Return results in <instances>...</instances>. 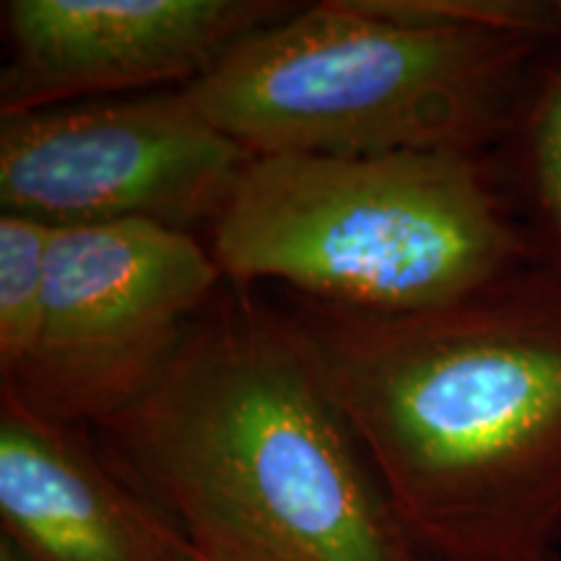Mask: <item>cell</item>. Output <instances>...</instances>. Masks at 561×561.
<instances>
[{
  "mask_svg": "<svg viewBox=\"0 0 561 561\" xmlns=\"http://www.w3.org/2000/svg\"><path fill=\"white\" fill-rule=\"evenodd\" d=\"M0 561H16V559L9 557V553H0Z\"/></svg>",
  "mask_w": 561,
  "mask_h": 561,
  "instance_id": "13",
  "label": "cell"
},
{
  "mask_svg": "<svg viewBox=\"0 0 561 561\" xmlns=\"http://www.w3.org/2000/svg\"><path fill=\"white\" fill-rule=\"evenodd\" d=\"M208 561H413L291 314L219 291L164 375L94 430Z\"/></svg>",
  "mask_w": 561,
  "mask_h": 561,
  "instance_id": "2",
  "label": "cell"
},
{
  "mask_svg": "<svg viewBox=\"0 0 561 561\" xmlns=\"http://www.w3.org/2000/svg\"><path fill=\"white\" fill-rule=\"evenodd\" d=\"M546 42L424 16L411 0H322L182 91L252 159L479 153L507 130Z\"/></svg>",
  "mask_w": 561,
  "mask_h": 561,
  "instance_id": "3",
  "label": "cell"
},
{
  "mask_svg": "<svg viewBox=\"0 0 561 561\" xmlns=\"http://www.w3.org/2000/svg\"><path fill=\"white\" fill-rule=\"evenodd\" d=\"M221 284L191 231L149 221L55 229L37 341L0 392L100 430L164 375Z\"/></svg>",
  "mask_w": 561,
  "mask_h": 561,
  "instance_id": "5",
  "label": "cell"
},
{
  "mask_svg": "<svg viewBox=\"0 0 561 561\" xmlns=\"http://www.w3.org/2000/svg\"><path fill=\"white\" fill-rule=\"evenodd\" d=\"M89 432L0 392V549L19 561H178L185 538Z\"/></svg>",
  "mask_w": 561,
  "mask_h": 561,
  "instance_id": "8",
  "label": "cell"
},
{
  "mask_svg": "<svg viewBox=\"0 0 561 561\" xmlns=\"http://www.w3.org/2000/svg\"><path fill=\"white\" fill-rule=\"evenodd\" d=\"M55 227L0 214V388L30 362L45 312Z\"/></svg>",
  "mask_w": 561,
  "mask_h": 561,
  "instance_id": "9",
  "label": "cell"
},
{
  "mask_svg": "<svg viewBox=\"0 0 561 561\" xmlns=\"http://www.w3.org/2000/svg\"><path fill=\"white\" fill-rule=\"evenodd\" d=\"M178 561H208V559H203L201 553H195L191 546H185V551H182V557L178 559Z\"/></svg>",
  "mask_w": 561,
  "mask_h": 561,
  "instance_id": "11",
  "label": "cell"
},
{
  "mask_svg": "<svg viewBox=\"0 0 561 561\" xmlns=\"http://www.w3.org/2000/svg\"><path fill=\"white\" fill-rule=\"evenodd\" d=\"M528 161L538 201L561 242V60L543 76L533 96Z\"/></svg>",
  "mask_w": 561,
  "mask_h": 561,
  "instance_id": "10",
  "label": "cell"
},
{
  "mask_svg": "<svg viewBox=\"0 0 561 561\" xmlns=\"http://www.w3.org/2000/svg\"><path fill=\"white\" fill-rule=\"evenodd\" d=\"M224 280H278L343 310L426 312L530 265L479 153L257 157L208 227Z\"/></svg>",
  "mask_w": 561,
  "mask_h": 561,
  "instance_id": "4",
  "label": "cell"
},
{
  "mask_svg": "<svg viewBox=\"0 0 561 561\" xmlns=\"http://www.w3.org/2000/svg\"><path fill=\"white\" fill-rule=\"evenodd\" d=\"M413 561H437V559L421 557V553H416V557H413ZM533 561H553V557H546V559H533Z\"/></svg>",
  "mask_w": 561,
  "mask_h": 561,
  "instance_id": "12",
  "label": "cell"
},
{
  "mask_svg": "<svg viewBox=\"0 0 561 561\" xmlns=\"http://www.w3.org/2000/svg\"><path fill=\"white\" fill-rule=\"evenodd\" d=\"M416 553L533 561L561 536V276L426 312L291 314Z\"/></svg>",
  "mask_w": 561,
  "mask_h": 561,
  "instance_id": "1",
  "label": "cell"
},
{
  "mask_svg": "<svg viewBox=\"0 0 561 561\" xmlns=\"http://www.w3.org/2000/svg\"><path fill=\"white\" fill-rule=\"evenodd\" d=\"M250 153L182 89L0 117V208L50 227H210Z\"/></svg>",
  "mask_w": 561,
  "mask_h": 561,
  "instance_id": "6",
  "label": "cell"
},
{
  "mask_svg": "<svg viewBox=\"0 0 561 561\" xmlns=\"http://www.w3.org/2000/svg\"><path fill=\"white\" fill-rule=\"evenodd\" d=\"M291 9L278 0H5L0 117L185 89Z\"/></svg>",
  "mask_w": 561,
  "mask_h": 561,
  "instance_id": "7",
  "label": "cell"
}]
</instances>
